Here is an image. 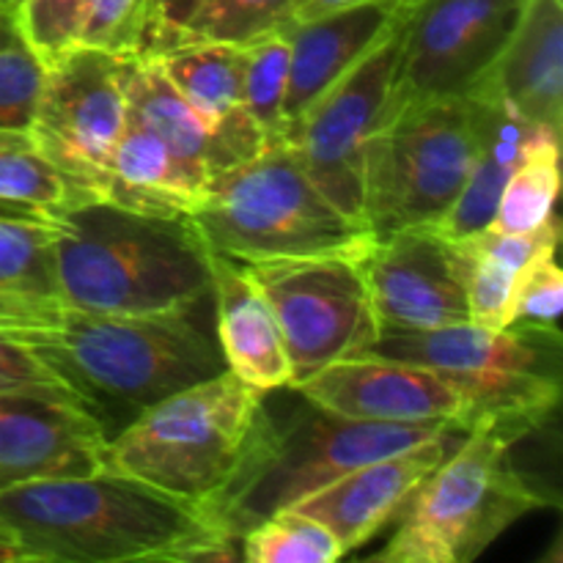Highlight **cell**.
<instances>
[{
    "label": "cell",
    "mask_w": 563,
    "mask_h": 563,
    "mask_svg": "<svg viewBox=\"0 0 563 563\" xmlns=\"http://www.w3.org/2000/svg\"><path fill=\"white\" fill-rule=\"evenodd\" d=\"M121 88L126 115L154 132L207 185L218 174L234 168V157L176 91L154 55H121Z\"/></svg>",
    "instance_id": "obj_23"
},
{
    "label": "cell",
    "mask_w": 563,
    "mask_h": 563,
    "mask_svg": "<svg viewBox=\"0 0 563 563\" xmlns=\"http://www.w3.org/2000/svg\"><path fill=\"white\" fill-rule=\"evenodd\" d=\"M561 190V135L542 130L533 135L522 159L506 179L498 209L487 229L533 231L555 214Z\"/></svg>",
    "instance_id": "obj_26"
},
{
    "label": "cell",
    "mask_w": 563,
    "mask_h": 563,
    "mask_svg": "<svg viewBox=\"0 0 563 563\" xmlns=\"http://www.w3.org/2000/svg\"><path fill=\"white\" fill-rule=\"evenodd\" d=\"M291 388L346 418L388 423H454L467 432V401L440 374L379 355H352Z\"/></svg>",
    "instance_id": "obj_15"
},
{
    "label": "cell",
    "mask_w": 563,
    "mask_h": 563,
    "mask_svg": "<svg viewBox=\"0 0 563 563\" xmlns=\"http://www.w3.org/2000/svg\"><path fill=\"white\" fill-rule=\"evenodd\" d=\"M203 0H141L126 55H159L176 44L185 22Z\"/></svg>",
    "instance_id": "obj_36"
},
{
    "label": "cell",
    "mask_w": 563,
    "mask_h": 563,
    "mask_svg": "<svg viewBox=\"0 0 563 563\" xmlns=\"http://www.w3.org/2000/svg\"><path fill=\"white\" fill-rule=\"evenodd\" d=\"M278 319L291 385L361 355L379 333L361 258H275L242 264Z\"/></svg>",
    "instance_id": "obj_10"
},
{
    "label": "cell",
    "mask_w": 563,
    "mask_h": 563,
    "mask_svg": "<svg viewBox=\"0 0 563 563\" xmlns=\"http://www.w3.org/2000/svg\"><path fill=\"white\" fill-rule=\"evenodd\" d=\"M401 20L286 132V143L295 148L313 185L357 223H363V159L368 141L394 113Z\"/></svg>",
    "instance_id": "obj_11"
},
{
    "label": "cell",
    "mask_w": 563,
    "mask_h": 563,
    "mask_svg": "<svg viewBox=\"0 0 563 563\" xmlns=\"http://www.w3.org/2000/svg\"><path fill=\"white\" fill-rule=\"evenodd\" d=\"M462 434L465 432L355 467L346 476L330 482L328 487L302 498L291 509L322 522L333 533L341 555L355 553L383 528L399 520L418 484L438 467V462L454 449Z\"/></svg>",
    "instance_id": "obj_17"
},
{
    "label": "cell",
    "mask_w": 563,
    "mask_h": 563,
    "mask_svg": "<svg viewBox=\"0 0 563 563\" xmlns=\"http://www.w3.org/2000/svg\"><path fill=\"white\" fill-rule=\"evenodd\" d=\"M20 341L64 379L108 438L154 401L225 372L212 291L163 313L66 308L58 324Z\"/></svg>",
    "instance_id": "obj_2"
},
{
    "label": "cell",
    "mask_w": 563,
    "mask_h": 563,
    "mask_svg": "<svg viewBox=\"0 0 563 563\" xmlns=\"http://www.w3.org/2000/svg\"><path fill=\"white\" fill-rule=\"evenodd\" d=\"M291 396L289 405L273 407L264 394L262 423L240 473L207 506L236 542L258 520L291 509L355 467L465 432L443 421H361L313 405L297 388Z\"/></svg>",
    "instance_id": "obj_4"
},
{
    "label": "cell",
    "mask_w": 563,
    "mask_h": 563,
    "mask_svg": "<svg viewBox=\"0 0 563 563\" xmlns=\"http://www.w3.org/2000/svg\"><path fill=\"white\" fill-rule=\"evenodd\" d=\"M66 306L53 256V220L0 218V333L25 339L58 324Z\"/></svg>",
    "instance_id": "obj_24"
},
{
    "label": "cell",
    "mask_w": 563,
    "mask_h": 563,
    "mask_svg": "<svg viewBox=\"0 0 563 563\" xmlns=\"http://www.w3.org/2000/svg\"><path fill=\"white\" fill-rule=\"evenodd\" d=\"M214 333L225 368L258 394L291 385V366L273 308L240 262L212 253Z\"/></svg>",
    "instance_id": "obj_19"
},
{
    "label": "cell",
    "mask_w": 563,
    "mask_h": 563,
    "mask_svg": "<svg viewBox=\"0 0 563 563\" xmlns=\"http://www.w3.org/2000/svg\"><path fill=\"white\" fill-rule=\"evenodd\" d=\"M190 220L209 253L240 264L363 258L374 245L366 225L313 185L286 141L214 176Z\"/></svg>",
    "instance_id": "obj_5"
},
{
    "label": "cell",
    "mask_w": 563,
    "mask_h": 563,
    "mask_svg": "<svg viewBox=\"0 0 563 563\" xmlns=\"http://www.w3.org/2000/svg\"><path fill=\"white\" fill-rule=\"evenodd\" d=\"M126 124L121 55L80 44L44 69L31 141L86 198H102Z\"/></svg>",
    "instance_id": "obj_12"
},
{
    "label": "cell",
    "mask_w": 563,
    "mask_h": 563,
    "mask_svg": "<svg viewBox=\"0 0 563 563\" xmlns=\"http://www.w3.org/2000/svg\"><path fill=\"white\" fill-rule=\"evenodd\" d=\"M473 157L476 130L467 97L394 108L363 159L361 218L372 240L440 225L465 187Z\"/></svg>",
    "instance_id": "obj_9"
},
{
    "label": "cell",
    "mask_w": 563,
    "mask_h": 563,
    "mask_svg": "<svg viewBox=\"0 0 563 563\" xmlns=\"http://www.w3.org/2000/svg\"><path fill=\"white\" fill-rule=\"evenodd\" d=\"M528 0H412L401 20L394 108L467 97L493 75Z\"/></svg>",
    "instance_id": "obj_13"
},
{
    "label": "cell",
    "mask_w": 563,
    "mask_h": 563,
    "mask_svg": "<svg viewBox=\"0 0 563 563\" xmlns=\"http://www.w3.org/2000/svg\"><path fill=\"white\" fill-rule=\"evenodd\" d=\"M154 58L159 60L176 91L218 135L236 165L269 146L264 132L247 115L242 99L245 47L223 42H187Z\"/></svg>",
    "instance_id": "obj_20"
},
{
    "label": "cell",
    "mask_w": 563,
    "mask_h": 563,
    "mask_svg": "<svg viewBox=\"0 0 563 563\" xmlns=\"http://www.w3.org/2000/svg\"><path fill=\"white\" fill-rule=\"evenodd\" d=\"M42 86L44 66L25 44L0 49V130H31Z\"/></svg>",
    "instance_id": "obj_34"
},
{
    "label": "cell",
    "mask_w": 563,
    "mask_h": 563,
    "mask_svg": "<svg viewBox=\"0 0 563 563\" xmlns=\"http://www.w3.org/2000/svg\"><path fill=\"white\" fill-rule=\"evenodd\" d=\"M361 355L394 357L440 374L467 401V429L498 423L517 440L537 432L561 401V330L379 328Z\"/></svg>",
    "instance_id": "obj_8"
},
{
    "label": "cell",
    "mask_w": 563,
    "mask_h": 563,
    "mask_svg": "<svg viewBox=\"0 0 563 563\" xmlns=\"http://www.w3.org/2000/svg\"><path fill=\"white\" fill-rule=\"evenodd\" d=\"M16 44H22V38H20V31H16L14 11L0 5V49L16 47Z\"/></svg>",
    "instance_id": "obj_38"
},
{
    "label": "cell",
    "mask_w": 563,
    "mask_h": 563,
    "mask_svg": "<svg viewBox=\"0 0 563 563\" xmlns=\"http://www.w3.org/2000/svg\"><path fill=\"white\" fill-rule=\"evenodd\" d=\"M0 201L53 214L88 201L44 159L27 132L0 130Z\"/></svg>",
    "instance_id": "obj_28"
},
{
    "label": "cell",
    "mask_w": 563,
    "mask_h": 563,
    "mask_svg": "<svg viewBox=\"0 0 563 563\" xmlns=\"http://www.w3.org/2000/svg\"><path fill=\"white\" fill-rule=\"evenodd\" d=\"M203 192L207 181L192 174L154 132L126 115L102 201L157 218H192Z\"/></svg>",
    "instance_id": "obj_25"
},
{
    "label": "cell",
    "mask_w": 563,
    "mask_h": 563,
    "mask_svg": "<svg viewBox=\"0 0 563 563\" xmlns=\"http://www.w3.org/2000/svg\"><path fill=\"white\" fill-rule=\"evenodd\" d=\"M533 126H563V3L528 0L509 47L487 77Z\"/></svg>",
    "instance_id": "obj_22"
},
{
    "label": "cell",
    "mask_w": 563,
    "mask_h": 563,
    "mask_svg": "<svg viewBox=\"0 0 563 563\" xmlns=\"http://www.w3.org/2000/svg\"><path fill=\"white\" fill-rule=\"evenodd\" d=\"M379 328H445L471 322L454 242L434 225L374 242L361 258Z\"/></svg>",
    "instance_id": "obj_14"
},
{
    "label": "cell",
    "mask_w": 563,
    "mask_h": 563,
    "mask_svg": "<svg viewBox=\"0 0 563 563\" xmlns=\"http://www.w3.org/2000/svg\"><path fill=\"white\" fill-rule=\"evenodd\" d=\"M563 306V273L553 251L533 256L515 278L509 328L559 333Z\"/></svg>",
    "instance_id": "obj_33"
},
{
    "label": "cell",
    "mask_w": 563,
    "mask_h": 563,
    "mask_svg": "<svg viewBox=\"0 0 563 563\" xmlns=\"http://www.w3.org/2000/svg\"><path fill=\"white\" fill-rule=\"evenodd\" d=\"M0 218H22V220H49L47 214H42L38 209L22 207V203L0 201Z\"/></svg>",
    "instance_id": "obj_40"
},
{
    "label": "cell",
    "mask_w": 563,
    "mask_h": 563,
    "mask_svg": "<svg viewBox=\"0 0 563 563\" xmlns=\"http://www.w3.org/2000/svg\"><path fill=\"white\" fill-rule=\"evenodd\" d=\"M467 102L476 130V157L460 198L440 220V225H434L449 240H462L493 223L506 179L517 168L533 135L542 132V126H533L506 102L493 80H484L482 86L473 88Z\"/></svg>",
    "instance_id": "obj_21"
},
{
    "label": "cell",
    "mask_w": 563,
    "mask_h": 563,
    "mask_svg": "<svg viewBox=\"0 0 563 563\" xmlns=\"http://www.w3.org/2000/svg\"><path fill=\"white\" fill-rule=\"evenodd\" d=\"M286 91H289V42L284 33L247 44L242 99H245L247 115L264 132L269 146L284 143Z\"/></svg>",
    "instance_id": "obj_30"
},
{
    "label": "cell",
    "mask_w": 563,
    "mask_h": 563,
    "mask_svg": "<svg viewBox=\"0 0 563 563\" xmlns=\"http://www.w3.org/2000/svg\"><path fill=\"white\" fill-rule=\"evenodd\" d=\"M0 563H25L22 561L20 548L14 544V539L0 528Z\"/></svg>",
    "instance_id": "obj_41"
},
{
    "label": "cell",
    "mask_w": 563,
    "mask_h": 563,
    "mask_svg": "<svg viewBox=\"0 0 563 563\" xmlns=\"http://www.w3.org/2000/svg\"><path fill=\"white\" fill-rule=\"evenodd\" d=\"M517 438L476 423L416 487L394 537L368 559L383 563H471L548 498L511 465Z\"/></svg>",
    "instance_id": "obj_7"
},
{
    "label": "cell",
    "mask_w": 563,
    "mask_h": 563,
    "mask_svg": "<svg viewBox=\"0 0 563 563\" xmlns=\"http://www.w3.org/2000/svg\"><path fill=\"white\" fill-rule=\"evenodd\" d=\"M0 528L25 563L240 559V542L207 506L104 467L5 489Z\"/></svg>",
    "instance_id": "obj_1"
},
{
    "label": "cell",
    "mask_w": 563,
    "mask_h": 563,
    "mask_svg": "<svg viewBox=\"0 0 563 563\" xmlns=\"http://www.w3.org/2000/svg\"><path fill=\"white\" fill-rule=\"evenodd\" d=\"M53 256L69 311L163 313L212 291V253L190 218L102 198L53 214Z\"/></svg>",
    "instance_id": "obj_3"
},
{
    "label": "cell",
    "mask_w": 563,
    "mask_h": 563,
    "mask_svg": "<svg viewBox=\"0 0 563 563\" xmlns=\"http://www.w3.org/2000/svg\"><path fill=\"white\" fill-rule=\"evenodd\" d=\"M0 394L42 396V399L66 401V405L80 407V401L66 388L64 379L25 341L5 333H0Z\"/></svg>",
    "instance_id": "obj_35"
},
{
    "label": "cell",
    "mask_w": 563,
    "mask_h": 563,
    "mask_svg": "<svg viewBox=\"0 0 563 563\" xmlns=\"http://www.w3.org/2000/svg\"><path fill=\"white\" fill-rule=\"evenodd\" d=\"M240 559L247 563H335L344 555L322 522L297 509H280L242 533Z\"/></svg>",
    "instance_id": "obj_29"
},
{
    "label": "cell",
    "mask_w": 563,
    "mask_h": 563,
    "mask_svg": "<svg viewBox=\"0 0 563 563\" xmlns=\"http://www.w3.org/2000/svg\"><path fill=\"white\" fill-rule=\"evenodd\" d=\"M350 3H363V0H308L306 9H302L300 16H313V14H322V11L330 9H341V5H350ZM390 3H399V5H410L412 0H390Z\"/></svg>",
    "instance_id": "obj_39"
},
{
    "label": "cell",
    "mask_w": 563,
    "mask_h": 563,
    "mask_svg": "<svg viewBox=\"0 0 563 563\" xmlns=\"http://www.w3.org/2000/svg\"><path fill=\"white\" fill-rule=\"evenodd\" d=\"M306 3L308 0H203L201 9L185 22L176 44L223 42L247 47L295 25Z\"/></svg>",
    "instance_id": "obj_27"
},
{
    "label": "cell",
    "mask_w": 563,
    "mask_h": 563,
    "mask_svg": "<svg viewBox=\"0 0 563 563\" xmlns=\"http://www.w3.org/2000/svg\"><path fill=\"white\" fill-rule=\"evenodd\" d=\"M451 242H454L456 264H460L462 289H465L471 322L493 330L509 328L517 269L498 262L473 236Z\"/></svg>",
    "instance_id": "obj_31"
},
{
    "label": "cell",
    "mask_w": 563,
    "mask_h": 563,
    "mask_svg": "<svg viewBox=\"0 0 563 563\" xmlns=\"http://www.w3.org/2000/svg\"><path fill=\"white\" fill-rule=\"evenodd\" d=\"M88 0H16L14 22L22 44L47 69L82 44Z\"/></svg>",
    "instance_id": "obj_32"
},
{
    "label": "cell",
    "mask_w": 563,
    "mask_h": 563,
    "mask_svg": "<svg viewBox=\"0 0 563 563\" xmlns=\"http://www.w3.org/2000/svg\"><path fill=\"white\" fill-rule=\"evenodd\" d=\"M264 412V394L225 368L137 412L110 434L104 471L209 506L240 473Z\"/></svg>",
    "instance_id": "obj_6"
},
{
    "label": "cell",
    "mask_w": 563,
    "mask_h": 563,
    "mask_svg": "<svg viewBox=\"0 0 563 563\" xmlns=\"http://www.w3.org/2000/svg\"><path fill=\"white\" fill-rule=\"evenodd\" d=\"M108 434L66 401L0 394V493L27 482L102 471Z\"/></svg>",
    "instance_id": "obj_16"
},
{
    "label": "cell",
    "mask_w": 563,
    "mask_h": 563,
    "mask_svg": "<svg viewBox=\"0 0 563 563\" xmlns=\"http://www.w3.org/2000/svg\"><path fill=\"white\" fill-rule=\"evenodd\" d=\"M407 5L390 0H363L313 16H300L284 31L289 42V91H286V132L300 115L372 53L401 20ZM286 141V135H284Z\"/></svg>",
    "instance_id": "obj_18"
},
{
    "label": "cell",
    "mask_w": 563,
    "mask_h": 563,
    "mask_svg": "<svg viewBox=\"0 0 563 563\" xmlns=\"http://www.w3.org/2000/svg\"><path fill=\"white\" fill-rule=\"evenodd\" d=\"M141 0H88L82 44L126 55Z\"/></svg>",
    "instance_id": "obj_37"
},
{
    "label": "cell",
    "mask_w": 563,
    "mask_h": 563,
    "mask_svg": "<svg viewBox=\"0 0 563 563\" xmlns=\"http://www.w3.org/2000/svg\"><path fill=\"white\" fill-rule=\"evenodd\" d=\"M0 5H3V9H9V11H14L16 0H0Z\"/></svg>",
    "instance_id": "obj_42"
}]
</instances>
